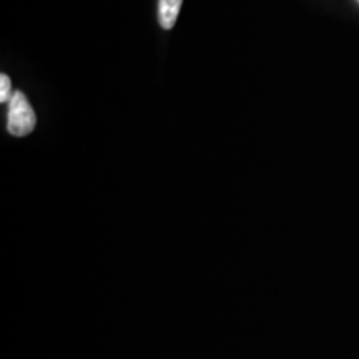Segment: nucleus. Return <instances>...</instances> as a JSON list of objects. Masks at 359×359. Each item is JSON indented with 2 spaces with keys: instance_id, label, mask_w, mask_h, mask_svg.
Instances as JSON below:
<instances>
[{
  "instance_id": "7ed1b4c3",
  "label": "nucleus",
  "mask_w": 359,
  "mask_h": 359,
  "mask_svg": "<svg viewBox=\"0 0 359 359\" xmlns=\"http://www.w3.org/2000/svg\"><path fill=\"white\" fill-rule=\"evenodd\" d=\"M13 92H12V85H11V79L7 77L6 74L0 75V102L6 103L12 98Z\"/></svg>"
},
{
  "instance_id": "f257e3e1",
  "label": "nucleus",
  "mask_w": 359,
  "mask_h": 359,
  "mask_svg": "<svg viewBox=\"0 0 359 359\" xmlns=\"http://www.w3.org/2000/svg\"><path fill=\"white\" fill-rule=\"evenodd\" d=\"M37 116L24 93L13 92L11 100H8V122L7 128L13 137H25L34 132Z\"/></svg>"
},
{
  "instance_id": "f03ea898",
  "label": "nucleus",
  "mask_w": 359,
  "mask_h": 359,
  "mask_svg": "<svg viewBox=\"0 0 359 359\" xmlns=\"http://www.w3.org/2000/svg\"><path fill=\"white\" fill-rule=\"evenodd\" d=\"M182 4L183 0H160L158 2V22L165 30L173 29Z\"/></svg>"
},
{
  "instance_id": "20e7f679",
  "label": "nucleus",
  "mask_w": 359,
  "mask_h": 359,
  "mask_svg": "<svg viewBox=\"0 0 359 359\" xmlns=\"http://www.w3.org/2000/svg\"><path fill=\"white\" fill-rule=\"evenodd\" d=\"M358 2H359V0H358Z\"/></svg>"
}]
</instances>
